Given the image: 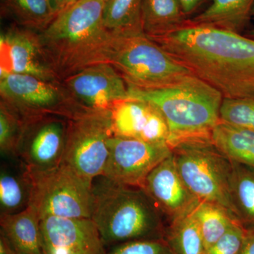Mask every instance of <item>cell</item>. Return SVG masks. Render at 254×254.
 I'll return each instance as SVG.
<instances>
[{
  "mask_svg": "<svg viewBox=\"0 0 254 254\" xmlns=\"http://www.w3.org/2000/svg\"><path fill=\"white\" fill-rule=\"evenodd\" d=\"M150 38L223 98L254 95V39L188 21L176 31Z\"/></svg>",
  "mask_w": 254,
  "mask_h": 254,
  "instance_id": "obj_1",
  "label": "cell"
},
{
  "mask_svg": "<svg viewBox=\"0 0 254 254\" xmlns=\"http://www.w3.org/2000/svg\"><path fill=\"white\" fill-rule=\"evenodd\" d=\"M105 6L104 0H79L38 32L43 54L60 81L110 63L114 36L103 23Z\"/></svg>",
  "mask_w": 254,
  "mask_h": 254,
  "instance_id": "obj_2",
  "label": "cell"
},
{
  "mask_svg": "<svg viewBox=\"0 0 254 254\" xmlns=\"http://www.w3.org/2000/svg\"><path fill=\"white\" fill-rule=\"evenodd\" d=\"M91 220L105 246L158 239L163 214L141 187L126 186L99 176L93 182Z\"/></svg>",
  "mask_w": 254,
  "mask_h": 254,
  "instance_id": "obj_3",
  "label": "cell"
},
{
  "mask_svg": "<svg viewBox=\"0 0 254 254\" xmlns=\"http://www.w3.org/2000/svg\"><path fill=\"white\" fill-rule=\"evenodd\" d=\"M131 99L155 105L168 124V144L173 148L182 142L211 138L220 122L223 96L220 92L194 74L175 86L155 90L128 86Z\"/></svg>",
  "mask_w": 254,
  "mask_h": 254,
  "instance_id": "obj_4",
  "label": "cell"
},
{
  "mask_svg": "<svg viewBox=\"0 0 254 254\" xmlns=\"http://www.w3.org/2000/svg\"><path fill=\"white\" fill-rule=\"evenodd\" d=\"M113 36L110 64L128 86L160 89L175 86L193 74L143 31Z\"/></svg>",
  "mask_w": 254,
  "mask_h": 254,
  "instance_id": "obj_5",
  "label": "cell"
},
{
  "mask_svg": "<svg viewBox=\"0 0 254 254\" xmlns=\"http://www.w3.org/2000/svg\"><path fill=\"white\" fill-rule=\"evenodd\" d=\"M172 150L177 170L195 198L222 207L238 220L232 198L233 163L211 138L182 142Z\"/></svg>",
  "mask_w": 254,
  "mask_h": 254,
  "instance_id": "obj_6",
  "label": "cell"
},
{
  "mask_svg": "<svg viewBox=\"0 0 254 254\" xmlns=\"http://www.w3.org/2000/svg\"><path fill=\"white\" fill-rule=\"evenodd\" d=\"M28 171L32 182L30 205L41 220L48 216L91 218L93 180L64 163L46 171Z\"/></svg>",
  "mask_w": 254,
  "mask_h": 254,
  "instance_id": "obj_7",
  "label": "cell"
},
{
  "mask_svg": "<svg viewBox=\"0 0 254 254\" xmlns=\"http://www.w3.org/2000/svg\"><path fill=\"white\" fill-rule=\"evenodd\" d=\"M112 136L110 110L82 108L68 118L63 163L91 180L102 176Z\"/></svg>",
  "mask_w": 254,
  "mask_h": 254,
  "instance_id": "obj_8",
  "label": "cell"
},
{
  "mask_svg": "<svg viewBox=\"0 0 254 254\" xmlns=\"http://www.w3.org/2000/svg\"><path fill=\"white\" fill-rule=\"evenodd\" d=\"M1 100L26 119L47 115L70 118L82 109L63 81L21 73H0Z\"/></svg>",
  "mask_w": 254,
  "mask_h": 254,
  "instance_id": "obj_9",
  "label": "cell"
},
{
  "mask_svg": "<svg viewBox=\"0 0 254 254\" xmlns=\"http://www.w3.org/2000/svg\"><path fill=\"white\" fill-rule=\"evenodd\" d=\"M109 155L102 176L126 186L143 187L152 170L173 154L167 143H148L112 136Z\"/></svg>",
  "mask_w": 254,
  "mask_h": 254,
  "instance_id": "obj_10",
  "label": "cell"
},
{
  "mask_svg": "<svg viewBox=\"0 0 254 254\" xmlns=\"http://www.w3.org/2000/svg\"><path fill=\"white\" fill-rule=\"evenodd\" d=\"M68 118L47 115L27 119L17 158L31 171H46L63 162Z\"/></svg>",
  "mask_w": 254,
  "mask_h": 254,
  "instance_id": "obj_11",
  "label": "cell"
},
{
  "mask_svg": "<svg viewBox=\"0 0 254 254\" xmlns=\"http://www.w3.org/2000/svg\"><path fill=\"white\" fill-rule=\"evenodd\" d=\"M63 83L76 103L86 109L110 110L115 103L129 98L128 85L110 63L85 68Z\"/></svg>",
  "mask_w": 254,
  "mask_h": 254,
  "instance_id": "obj_12",
  "label": "cell"
},
{
  "mask_svg": "<svg viewBox=\"0 0 254 254\" xmlns=\"http://www.w3.org/2000/svg\"><path fill=\"white\" fill-rule=\"evenodd\" d=\"M43 254H107L91 218L48 216L41 221Z\"/></svg>",
  "mask_w": 254,
  "mask_h": 254,
  "instance_id": "obj_13",
  "label": "cell"
},
{
  "mask_svg": "<svg viewBox=\"0 0 254 254\" xmlns=\"http://www.w3.org/2000/svg\"><path fill=\"white\" fill-rule=\"evenodd\" d=\"M110 110L114 136L168 143V124L153 103L128 98L115 103Z\"/></svg>",
  "mask_w": 254,
  "mask_h": 254,
  "instance_id": "obj_14",
  "label": "cell"
},
{
  "mask_svg": "<svg viewBox=\"0 0 254 254\" xmlns=\"http://www.w3.org/2000/svg\"><path fill=\"white\" fill-rule=\"evenodd\" d=\"M141 188L170 222L191 213L200 202L182 180L173 154L152 170Z\"/></svg>",
  "mask_w": 254,
  "mask_h": 254,
  "instance_id": "obj_15",
  "label": "cell"
},
{
  "mask_svg": "<svg viewBox=\"0 0 254 254\" xmlns=\"http://www.w3.org/2000/svg\"><path fill=\"white\" fill-rule=\"evenodd\" d=\"M2 73L28 74L47 81H60L43 54L38 33L18 28L1 33L0 73Z\"/></svg>",
  "mask_w": 254,
  "mask_h": 254,
  "instance_id": "obj_16",
  "label": "cell"
},
{
  "mask_svg": "<svg viewBox=\"0 0 254 254\" xmlns=\"http://www.w3.org/2000/svg\"><path fill=\"white\" fill-rule=\"evenodd\" d=\"M41 218L31 205L21 211L0 215V231L17 254H43Z\"/></svg>",
  "mask_w": 254,
  "mask_h": 254,
  "instance_id": "obj_17",
  "label": "cell"
},
{
  "mask_svg": "<svg viewBox=\"0 0 254 254\" xmlns=\"http://www.w3.org/2000/svg\"><path fill=\"white\" fill-rule=\"evenodd\" d=\"M1 165L0 211L1 215L18 213L29 206L32 182L28 168L18 158Z\"/></svg>",
  "mask_w": 254,
  "mask_h": 254,
  "instance_id": "obj_18",
  "label": "cell"
},
{
  "mask_svg": "<svg viewBox=\"0 0 254 254\" xmlns=\"http://www.w3.org/2000/svg\"><path fill=\"white\" fill-rule=\"evenodd\" d=\"M208 8L189 23L240 33L248 26L254 0H210Z\"/></svg>",
  "mask_w": 254,
  "mask_h": 254,
  "instance_id": "obj_19",
  "label": "cell"
},
{
  "mask_svg": "<svg viewBox=\"0 0 254 254\" xmlns=\"http://www.w3.org/2000/svg\"><path fill=\"white\" fill-rule=\"evenodd\" d=\"M187 16L179 0H143L141 25L150 38L165 36L186 23Z\"/></svg>",
  "mask_w": 254,
  "mask_h": 254,
  "instance_id": "obj_20",
  "label": "cell"
},
{
  "mask_svg": "<svg viewBox=\"0 0 254 254\" xmlns=\"http://www.w3.org/2000/svg\"><path fill=\"white\" fill-rule=\"evenodd\" d=\"M213 144L235 163L254 169V131L220 121L211 133Z\"/></svg>",
  "mask_w": 254,
  "mask_h": 254,
  "instance_id": "obj_21",
  "label": "cell"
},
{
  "mask_svg": "<svg viewBox=\"0 0 254 254\" xmlns=\"http://www.w3.org/2000/svg\"><path fill=\"white\" fill-rule=\"evenodd\" d=\"M232 163V198L237 218L245 227H254V169Z\"/></svg>",
  "mask_w": 254,
  "mask_h": 254,
  "instance_id": "obj_22",
  "label": "cell"
},
{
  "mask_svg": "<svg viewBox=\"0 0 254 254\" xmlns=\"http://www.w3.org/2000/svg\"><path fill=\"white\" fill-rule=\"evenodd\" d=\"M143 0H108L103 11L105 27L113 35L143 31Z\"/></svg>",
  "mask_w": 254,
  "mask_h": 254,
  "instance_id": "obj_23",
  "label": "cell"
},
{
  "mask_svg": "<svg viewBox=\"0 0 254 254\" xmlns=\"http://www.w3.org/2000/svg\"><path fill=\"white\" fill-rule=\"evenodd\" d=\"M192 215L199 227L206 250L218 242L235 222L239 221L225 209L209 202L200 201Z\"/></svg>",
  "mask_w": 254,
  "mask_h": 254,
  "instance_id": "obj_24",
  "label": "cell"
},
{
  "mask_svg": "<svg viewBox=\"0 0 254 254\" xmlns=\"http://www.w3.org/2000/svg\"><path fill=\"white\" fill-rule=\"evenodd\" d=\"M27 119L17 110L1 100L0 103V151L5 159L17 158Z\"/></svg>",
  "mask_w": 254,
  "mask_h": 254,
  "instance_id": "obj_25",
  "label": "cell"
},
{
  "mask_svg": "<svg viewBox=\"0 0 254 254\" xmlns=\"http://www.w3.org/2000/svg\"><path fill=\"white\" fill-rule=\"evenodd\" d=\"M170 223L169 238L177 254H205L204 241L192 212Z\"/></svg>",
  "mask_w": 254,
  "mask_h": 254,
  "instance_id": "obj_26",
  "label": "cell"
},
{
  "mask_svg": "<svg viewBox=\"0 0 254 254\" xmlns=\"http://www.w3.org/2000/svg\"><path fill=\"white\" fill-rule=\"evenodd\" d=\"M6 8L20 24L41 31L56 17L48 0H5Z\"/></svg>",
  "mask_w": 254,
  "mask_h": 254,
  "instance_id": "obj_27",
  "label": "cell"
},
{
  "mask_svg": "<svg viewBox=\"0 0 254 254\" xmlns=\"http://www.w3.org/2000/svg\"><path fill=\"white\" fill-rule=\"evenodd\" d=\"M220 119L223 123L254 131V95L223 98Z\"/></svg>",
  "mask_w": 254,
  "mask_h": 254,
  "instance_id": "obj_28",
  "label": "cell"
},
{
  "mask_svg": "<svg viewBox=\"0 0 254 254\" xmlns=\"http://www.w3.org/2000/svg\"><path fill=\"white\" fill-rule=\"evenodd\" d=\"M249 230L240 221H236L205 254H239Z\"/></svg>",
  "mask_w": 254,
  "mask_h": 254,
  "instance_id": "obj_29",
  "label": "cell"
},
{
  "mask_svg": "<svg viewBox=\"0 0 254 254\" xmlns=\"http://www.w3.org/2000/svg\"><path fill=\"white\" fill-rule=\"evenodd\" d=\"M107 254H173L159 239L136 240L114 246Z\"/></svg>",
  "mask_w": 254,
  "mask_h": 254,
  "instance_id": "obj_30",
  "label": "cell"
},
{
  "mask_svg": "<svg viewBox=\"0 0 254 254\" xmlns=\"http://www.w3.org/2000/svg\"><path fill=\"white\" fill-rule=\"evenodd\" d=\"M181 4L182 10L186 16L193 13L199 6L202 0H179Z\"/></svg>",
  "mask_w": 254,
  "mask_h": 254,
  "instance_id": "obj_31",
  "label": "cell"
},
{
  "mask_svg": "<svg viewBox=\"0 0 254 254\" xmlns=\"http://www.w3.org/2000/svg\"><path fill=\"white\" fill-rule=\"evenodd\" d=\"M239 254H254V231L249 232Z\"/></svg>",
  "mask_w": 254,
  "mask_h": 254,
  "instance_id": "obj_32",
  "label": "cell"
},
{
  "mask_svg": "<svg viewBox=\"0 0 254 254\" xmlns=\"http://www.w3.org/2000/svg\"><path fill=\"white\" fill-rule=\"evenodd\" d=\"M16 252L13 250L8 241L3 235H0V254H15Z\"/></svg>",
  "mask_w": 254,
  "mask_h": 254,
  "instance_id": "obj_33",
  "label": "cell"
},
{
  "mask_svg": "<svg viewBox=\"0 0 254 254\" xmlns=\"http://www.w3.org/2000/svg\"><path fill=\"white\" fill-rule=\"evenodd\" d=\"M66 0H48L50 6L56 16L63 11Z\"/></svg>",
  "mask_w": 254,
  "mask_h": 254,
  "instance_id": "obj_34",
  "label": "cell"
},
{
  "mask_svg": "<svg viewBox=\"0 0 254 254\" xmlns=\"http://www.w3.org/2000/svg\"><path fill=\"white\" fill-rule=\"evenodd\" d=\"M78 1H79V0H66V4H65V7L64 10L65 9H67V8L72 6L73 4H74L75 3L77 2Z\"/></svg>",
  "mask_w": 254,
  "mask_h": 254,
  "instance_id": "obj_35",
  "label": "cell"
},
{
  "mask_svg": "<svg viewBox=\"0 0 254 254\" xmlns=\"http://www.w3.org/2000/svg\"><path fill=\"white\" fill-rule=\"evenodd\" d=\"M247 37H249V38H252V39H254V28H253V29H251L250 31L248 32Z\"/></svg>",
  "mask_w": 254,
  "mask_h": 254,
  "instance_id": "obj_36",
  "label": "cell"
},
{
  "mask_svg": "<svg viewBox=\"0 0 254 254\" xmlns=\"http://www.w3.org/2000/svg\"><path fill=\"white\" fill-rule=\"evenodd\" d=\"M252 16H254V4L253 8H252Z\"/></svg>",
  "mask_w": 254,
  "mask_h": 254,
  "instance_id": "obj_37",
  "label": "cell"
},
{
  "mask_svg": "<svg viewBox=\"0 0 254 254\" xmlns=\"http://www.w3.org/2000/svg\"><path fill=\"white\" fill-rule=\"evenodd\" d=\"M104 1H105V3H106V2H107V1H108V0H104Z\"/></svg>",
  "mask_w": 254,
  "mask_h": 254,
  "instance_id": "obj_38",
  "label": "cell"
},
{
  "mask_svg": "<svg viewBox=\"0 0 254 254\" xmlns=\"http://www.w3.org/2000/svg\"><path fill=\"white\" fill-rule=\"evenodd\" d=\"M17 254V253H16V254Z\"/></svg>",
  "mask_w": 254,
  "mask_h": 254,
  "instance_id": "obj_39",
  "label": "cell"
}]
</instances>
